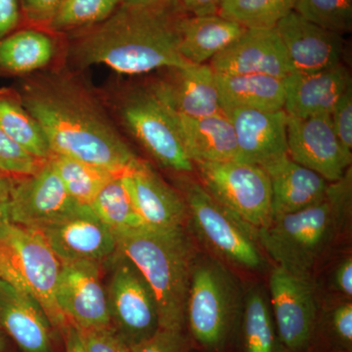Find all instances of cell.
<instances>
[{
    "instance_id": "1",
    "label": "cell",
    "mask_w": 352,
    "mask_h": 352,
    "mask_svg": "<svg viewBox=\"0 0 352 352\" xmlns=\"http://www.w3.org/2000/svg\"><path fill=\"white\" fill-rule=\"evenodd\" d=\"M51 152L122 175L138 162L94 94L65 72L38 74L18 90Z\"/></svg>"
},
{
    "instance_id": "2",
    "label": "cell",
    "mask_w": 352,
    "mask_h": 352,
    "mask_svg": "<svg viewBox=\"0 0 352 352\" xmlns=\"http://www.w3.org/2000/svg\"><path fill=\"white\" fill-rule=\"evenodd\" d=\"M187 15L180 0L120 3L103 22L65 34L69 61L80 69L105 65L124 75L188 66L178 51Z\"/></svg>"
},
{
    "instance_id": "3",
    "label": "cell",
    "mask_w": 352,
    "mask_h": 352,
    "mask_svg": "<svg viewBox=\"0 0 352 352\" xmlns=\"http://www.w3.org/2000/svg\"><path fill=\"white\" fill-rule=\"evenodd\" d=\"M351 168L330 183L326 196L309 207L273 217L256 231L259 245L278 266L312 277L344 232L351 214Z\"/></svg>"
},
{
    "instance_id": "4",
    "label": "cell",
    "mask_w": 352,
    "mask_h": 352,
    "mask_svg": "<svg viewBox=\"0 0 352 352\" xmlns=\"http://www.w3.org/2000/svg\"><path fill=\"white\" fill-rule=\"evenodd\" d=\"M115 236L118 252L138 266L156 295L160 328L184 332L190 278L197 256L191 237L184 228L148 226Z\"/></svg>"
},
{
    "instance_id": "5",
    "label": "cell",
    "mask_w": 352,
    "mask_h": 352,
    "mask_svg": "<svg viewBox=\"0 0 352 352\" xmlns=\"http://www.w3.org/2000/svg\"><path fill=\"white\" fill-rule=\"evenodd\" d=\"M60 268L43 234L0 220V279L36 298L52 328L64 333L69 322L56 300Z\"/></svg>"
},
{
    "instance_id": "6",
    "label": "cell",
    "mask_w": 352,
    "mask_h": 352,
    "mask_svg": "<svg viewBox=\"0 0 352 352\" xmlns=\"http://www.w3.org/2000/svg\"><path fill=\"white\" fill-rule=\"evenodd\" d=\"M243 303L239 284L223 261L197 254L186 303V325L194 340L210 351L226 346Z\"/></svg>"
},
{
    "instance_id": "7",
    "label": "cell",
    "mask_w": 352,
    "mask_h": 352,
    "mask_svg": "<svg viewBox=\"0 0 352 352\" xmlns=\"http://www.w3.org/2000/svg\"><path fill=\"white\" fill-rule=\"evenodd\" d=\"M180 189L194 232L215 258L245 270L265 267L256 229L215 200L200 182L184 175Z\"/></svg>"
},
{
    "instance_id": "8",
    "label": "cell",
    "mask_w": 352,
    "mask_h": 352,
    "mask_svg": "<svg viewBox=\"0 0 352 352\" xmlns=\"http://www.w3.org/2000/svg\"><path fill=\"white\" fill-rule=\"evenodd\" d=\"M118 112L127 131L157 164L184 175L195 170L183 145L175 113L151 87L124 92Z\"/></svg>"
},
{
    "instance_id": "9",
    "label": "cell",
    "mask_w": 352,
    "mask_h": 352,
    "mask_svg": "<svg viewBox=\"0 0 352 352\" xmlns=\"http://www.w3.org/2000/svg\"><path fill=\"white\" fill-rule=\"evenodd\" d=\"M200 182L215 200L256 229L272 221V195L267 173L256 164L238 161L194 164Z\"/></svg>"
},
{
    "instance_id": "10",
    "label": "cell",
    "mask_w": 352,
    "mask_h": 352,
    "mask_svg": "<svg viewBox=\"0 0 352 352\" xmlns=\"http://www.w3.org/2000/svg\"><path fill=\"white\" fill-rule=\"evenodd\" d=\"M113 258L106 289L111 328L131 349L157 332L159 307L154 291L138 266L119 252Z\"/></svg>"
},
{
    "instance_id": "11",
    "label": "cell",
    "mask_w": 352,
    "mask_h": 352,
    "mask_svg": "<svg viewBox=\"0 0 352 352\" xmlns=\"http://www.w3.org/2000/svg\"><path fill=\"white\" fill-rule=\"evenodd\" d=\"M270 292L280 340L289 352L305 351L318 323L314 279L276 265L270 274Z\"/></svg>"
},
{
    "instance_id": "12",
    "label": "cell",
    "mask_w": 352,
    "mask_h": 352,
    "mask_svg": "<svg viewBox=\"0 0 352 352\" xmlns=\"http://www.w3.org/2000/svg\"><path fill=\"white\" fill-rule=\"evenodd\" d=\"M85 207L69 195L47 160L34 175L14 178L6 219L16 226L41 231Z\"/></svg>"
},
{
    "instance_id": "13",
    "label": "cell",
    "mask_w": 352,
    "mask_h": 352,
    "mask_svg": "<svg viewBox=\"0 0 352 352\" xmlns=\"http://www.w3.org/2000/svg\"><path fill=\"white\" fill-rule=\"evenodd\" d=\"M287 145L293 161L318 173L328 182H338L351 168L352 155L342 148L336 135L331 115L288 116Z\"/></svg>"
},
{
    "instance_id": "14",
    "label": "cell",
    "mask_w": 352,
    "mask_h": 352,
    "mask_svg": "<svg viewBox=\"0 0 352 352\" xmlns=\"http://www.w3.org/2000/svg\"><path fill=\"white\" fill-rule=\"evenodd\" d=\"M101 263H61L56 300L67 320L80 330L111 328L107 293L102 285Z\"/></svg>"
},
{
    "instance_id": "15",
    "label": "cell",
    "mask_w": 352,
    "mask_h": 352,
    "mask_svg": "<svg viewBox=\"0 0 352 352\" xmlns=\"http://www.w3.org/2000/svg\"><path fill=\"white\" fill-rule=\"evenodd\" d=\"M61 263L88 261L102 263L118 252L115 234L89 206L39 231Z\"/></svg>"
},
{
    "instance_id": "16",
    "label": "cell",
    "mask_w": 352,
    "mask_h": 352,
    "mask_svg": "<svg viewBox=\"0 0 352 352\" xmlns=\"http://www.w3.org/2000/svg\"><path fill=\"white\" fill-rule=\"evenodd\" d=\"M139 217L154 229L184 228L188 208L180 192L170 186L147 162H138L122 175Z\"/></svg>"
},
{
    "instance_id": "17",
    "label": "cell",
    "mask_w": 352,
    "mask_h": 352,
    "mask_svg": "<svg viewBox=\"0 0 352 352\" xmlns=\"http://www.w3.org/2000/svg\"><path fill=\"white\" fill-rule=\"evenodd\" d=\"M220 75H266L285 78L292 67L275 28L245 31L210 61Z\"/></svg>"
},
{
    "instance_id": "18",
    "label": "cell",
    "mask_w": 352,
    "mask_h": 352,
    "mask_svg": "<svg viewBox=\"0 0 352 352\" xmlns=\"http://www.w3.org/2000/svg\"><path fill=\"white\" fill-rule=\"evenodd\" d=\"M292 67V73L310 74L340 64L342 34L314 24L292 11L275 27Z\"/></svg>"
},
{
    "instance_id": "19",
    "label": "cell",
    "mask_w": 352,
    "mask_h": 352,
    "mask_svg": "<svg viewBox=\"0 0 352 352\" xmlns=\"http://www.w3.org/2000/svg\"><path fill=\"white\" fill-rule=\"evenodd\" d=\"M232 124L241 163L265 164L288 155L287 122L284 110L261 111L233 108L222 111Z\"/></svg>"
},
{
    "instance_id": "20",
    "label": "cell",
    "mask_w": 352,
    "mask_h": 352,
    "mask_svg": "<svg viewBox=\"0 0 352 352\" xmlns=\"http://www.w3.org/2000/svg\"><path fill=\"white\" fill-rule=\"evenodd\" d=\"M168 78L153 83V91L180 117H208L221 112L215 73L210 64L168 69Z\"/></svg>"
},
{
    "instance_id": "21",
    "label": "cell",
    "mask_w": 352,
    "mask_h": 352,
    "mask_svg": "<svg viewBox=\"0 0 352 352\" xmlns=\"http://www.w3.org/2000/svg\"><path fill=\"white\" fill-rule=\"evenodd\" d=\"M284 111L289 117L331 115L340 96L351 85L342 63L316 73H292L284 78Z\"/></svg>"
},
{
    "instance_id": "22",
    "label": "cell",
    "mask_w": 352,
    "mask_h": 352,
    "mask_svg": "<svg viewBox=\"0 0 352 352\" xmlns=\"http://www.w3.org/2000/svg\"><path fill=\"white\" fill-rule=\"evenodd\" d=\"M0 326L24 352H52L51 326L36 298L0 279Z\"/></svg>"
},
{
    "instance_id": "23",
    "label": "cell",
    "mask_w": 352,
    "mask_h": 352,
    "mask_svg": "<svg viewBox=\"0 0 352 352\" xmlns=\"http://www.w3.org/2000/svg\"><path fill=\"white\" fill-rule=\"evenodd\" d=\"M270 180L273 217L293 214L321 201L327 194L325 178L289 157L263 166Z\"/></svg>"
},
{
    "instance_id": "24",
    "label": "cell",
    "mask_w": 352,
    "mask_h": 352,
    "mask_svg": "<svg viewBox=\"0 0 352 352\" xmlns=\"http://www.w3.org/2000/svg\"><path fill=\"white\" fill-rule=\"evenodd\" d=\"M62 34L23 25L0 38V78L32 76L47 68L56 56Z\"/></svg>"
},
{
    "instance_id": "25",
    "label": "cell",
    "mask_w": 352,
    "mask_h": 352,
    "mask_svg": "<svg viewBox=\"0 0 352 352\" xmlns=\"http://www.w3.org/2000/svg\"><path fill=\"white\" fill-rule=\"evenodd\" d=\"M175 116L183 145L193 164L237 160L235 132L222 111L199 119Z\"/></svg>"
},
{
    "instance_id": "26",
    "label": "cell",
    "mask_w": 352,
    "mask_h": 352,
    "mask_svg": "<svg viewBox=\"0 0 352 352\" xmlns=\"http://www.w3.org/2000/svg\"><path fill=\"white\" fill-rule=\"evenodd\" d=\"M245 31L242 25L219 14L187 15L180 27L178 51L190 64H207Z\"/></svg>"
},
{
    "instance_id": "27",
    "label": "cell",
    "mask_w": 352,
    "mask_h": 352,
    "mask_svg": "<svg viewBox=\"0 0 352 352\" xmlns=\"http://www.w3.org/2000/svg\"><path fill=\"white\" fill-rule=\"evenodd\" d=\"M221 110L233 108L284 110V78L266 75L215 74Z\"/></svg>"
},
{
    "instance_id": "28",
    "label": "cell",
    "mask_w": 352,
    "mask_h": 352,
    "mask_svg": "<svg viewBox=\"0 0 352 352\" xmlns=\"http://www.w3.org/2000/svg\"><path fill=\"white\" fill-rule=\"evenodd\" d=\"M0 127L32 156L43 160L52 156L43 129L23 105L15 88H0Z\"/></svg>"
},
{
    "instance_id": "29",
    "label": "cell",
    "mask_w": 352,
    "mask_h": 352,
    "mask_svg": "<svg viewBox=\"0 0 352 352\" xmlns=\"http://www.w3.org/2000/svg\"><path fill=\"white\" fill-rule=\"evenodd\" d=\"M48 160L69 195L85 206H89L99 192L120 175L100 166L59 155L52 154Z\"/></svg>"
},
{
    "instance_id": "30",
    "label": "cell",
    "mask_w": 352,
    "mask_h": 352,
    "mask_svg": "<svg viewBox=\"0 0 352 352\" xmlns=\"http://www.w3.org/2000/svg\"><path fill=\"white\" fill-rule=\"evenodd\" d=\"M89 207L113 234L147 226L136 212L131 196L122 183V175L109 182Z\"/></svg>"
},
{
    "instance_id": "31",
    "label": "cell",
    "mask_w": 352,
    "mask_h": 352,
    "mask_svg": "<svg viewBox=\"0 0 352 352\" xmlns=\"http://www.w3.org/2000/svg\"><path fill=\"white\" fill-rule=\"evenodd\" d=\"M296 0H221L219 15L245 29H272L292 11Z\"/></svg>"
},
{
    "instance_id": "32",
    "label": "cell",
    "mask_w": 352,
    "mask_h": 352,
    "mask_svg": "<svg viewBox=\"0 0 352 352\" xmlns=\"http://www.w3.org/2000/svg\"><path fill=\"white\" fill-rule=\"evenodd\" d=\"M245 352H274L275 332L267 296L252 289L243 303Z\"/></svg>"
},
{
    "instance_id": "33",
    "label": "cell",
    "mask_w": 352,
    "mask_h": 352,
    "mask_svg": "<svg viewBox=\"0 0 352 352\" xmlns=\"http://www.w3.org/2000/svg\"><path fill=\"white\" fill-rule=\"evenodd\" d=\"M119 0H64L46 29L65 34L103 22L120 6Z\"/></svg>"
},
{
    "instance_id": "34",
    "label": "cell",
    "mask_w": 352,
    "mask_h": 352,
    "mask_svg": "<svg viewBox=\"0 0 352 352\" xmlns=\"http://www.w3.org/2000/svg\"><path fill=\"white\" fill-rule=\"evenodd\" d=\"M294 11L314 24L342 36L352 29L351 0H296Z\"/></svg>"
},
{
    "instance_id": "35",
    "label": "cell",
    "mask_w": 352,
    "mask_h": 352,
    "mask_svg": "<svg viewBox=\"0 0 352 352\" xmlns=\"http://www.w3.org/2000/svg\"><path fill=\"white\" fill-rule=\"evenodd\" d=\"M46 161L25 151L0 127V171L12 177H25L38 173Z\"/></svg>"
},
{
    "instance_id": "36",
    "label": "cell",
    "mask_w": 352,
    "mask_h": 352,
    "mask_svg": "<svg viewBox=\"0 0 352 352\" xmlns=\"http://www.w3.org/2000/svg\"><path fill=\"white\" fill-rule=\"evenodd\" d=\"M327 328L331 338L338 344L340 352H351L352 347V303L340 300L330 308L327 314Z\"/></svg>"
},
{
    "instance_id": "37",
    "label": "cell",
    "mask_w": 352,
    "mask_h": 352,
    "mask_svg": "<svg viewBox=\"0 0 352 352\" xmlns=\"http://www.w3.org/2000/svg\"><path fill=\"white\" fill-rule=\"evenodd\" d=\"M331 120L342 148L352 155V83L336 104Z\"/></svg>"
},
{
    "instance_id": "38",
    "label": "cell",
    "mask_w": 352,
    "mask_h": 352,
    "mask_svg": "<svg viewBox=\"0 0 352 352\" xmlns=\"http://www.w3.org/2000/svg\"><path fill=\"white\" fill-rule=\"evenodd\" d=\"M189 340L182 331L160 328L153 337L131 347V352H188Z\"/></svg>"
},
{
    "instance_id": "39",
    "label": "cell",
    "mask_w": 352,
    "mask_h": 352,
    "mask_svg": "<svg viewBox=\"0 0 352 352\" xmlns=\"http://www.w3.org/2000/svg\"><path fill=\"white\" fill-rule=\"evenodd\" d=\"M80 332L85 352H131L129 346L112 328L80 330Z\"/></svg>"
},
{
    "instance_id": "40",
    "label": "cell",
    "mask_w": 352,
    "mask_h": 352,
    "mask_svg": "<svg viewBox=\"0 0 352 352\" xmlns=\"http://www.w3.org/2000/svg\"><path fill=\"white\" fill-rule=\"evenodd\" d=\"M64 0H20L24 25L46 29Z\"/></svg>"
},
{
    "instance_id": "41",
    "label": "cell",
    "mask_w": 352,
    "mask_h": 352,
    "mask_svg": "<svg viewBox=\"0 0 352 352\" xmlns=\"http://www.w3.org/2000/svg\"><path fill=\"white\" fill-rule=\"evenodd\" d=\"M24 25L20 0H0V38Z\"/></svg>"
},
{
    "instance_id": "42",
    "label": "cell",
    "mask_w": 352,
    "mask_h": 352,
    "mask_svg": "<svg viewBox=\"0 0 352 352\" xmlns=\"http://www.w3.org/2000/svg\"><path fill=\"white\" fill-rule=\"evenodd\" d=\"M333 291L344 300H351L352 296V259L351 256L342 258L336 266L331 277Z\"/></svg>"
},
{
    "instance_id": "43",
    "label": "cell",
    "mask_w": 352,
    "mask_h": 352,
    "mask_svg": "<svg viewBox=\"0 0 352 352\" xmlns=\"http://www.w3.org/2000/svg\"><path fill=\"white\" fill-rule=\"evenodd\" d=\"M221 0H180L185 12L191 16H206L219 14Z\"/></svg>"
},
{
    "instance_id": "44",
    "label": "cell",
    "mask_w": 352,
    "mask_h": 352,
    "mask_svg": "<svg viewBox=\"0 0 352 352\" xmlns=\"http://www.w3.org/2000/svg\"><path fill=\"white\" fill-rule=\"evenodd\" d=\"M14 178L0 171V220L6 219L7 204L12 191Z\"/></svg>"
},
{
    "instance_id": "45",
    "label": "cell",
    "mask_w": 352,
    "mask_h": 352,
    "mask_svg": "<svg viewBox=\"0 0 352 352\" xmlns=\"http://www.w3.org/2000/svg\"><path fill=\"white\" fill-rule=\"evenodd\" d=\"M66 340V352H85L80 330L69 323L64 332Z\"/></svg>"
},
{
    "instance_id": "46",
    "label": "cell",
    "mask_w": 352,
    "mask_h": 352,
    "mask_svg": "<svg viewBox=\"0 0 352 352\" xmlns=\"http://www.w3.org/2000/svg\"><path fill=\"white\" fill-rule=\"evenodd\" d=\"M120 3L132 4V6H142V4L153 3L159 0H119Z\"/></svg>"
},
{
    "instance_id": "47",
    "label": "cell",
    "mask_w": 352,
    "mask_h": 352,
    "mask_svg": "<svg viewBox=\"0 0 352 352\" xmlns=\"http://www.w3.org/2000/svg\"><path fill=\"white\" fill-rule=\"evenodd\" d=\"M6 337H4L3 333L0 331V352L3 351V349H6Z\"/></svg>"
},
{
    "instance_id": "48",
    "label": "cell",
    "mask_w": 352,
    "mask_h": 352,
    "mask_svg": "<svg viewBox=\"0 0 352 352\" xmlns=\"http://www.w3.org/2000/svg\"><path fill=\"white\" fill-rule=\"evenodd\" d=\"M351 1H352V0H351Z\"/></svg>"
}]
</instances>
